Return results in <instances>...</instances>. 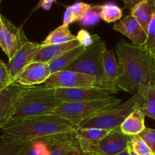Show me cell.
Returning <instances> with one entry per match:
<instances>
[{
    "instance_id": "24",
    "label": "cell",
    "mask_w": 155,
    "mask_h": 155,
    "mask_svg": "<svg viewBox=\"0 0 155 155\" xmlns=\"http://www.w3.org/2000/svg\"><path fill=\"white\" fill-rule=\"evenodd\" d=\"M100 17L101 19L107 23L116 22L123 17V10L117 5L112 2L100 5Z\"/></svg>"
},
{
    "instance_id": "6",
    "label": "cell",
    "mask_w": 155,
    "mask_h": 155,
    "mask_svg": "<svg viewBox=\"0 0 155 155\" xmlns=\"http://www.w3.org/2000/svg\"><path fill=\"white\" fill-rule=\"evenodd\" d=\"M94 42L71 64L66 70L93 76L98 84L103 76V54L106 49L105 42L98 36L93 35Z\"/></svg>"
},
{
    "instance_id": "22",
    "label": "cell",
    "mask_w": 155,
    "mask_h": 155,
    "mask_svg": "<svg viewBox=\"0 0 155 155\" xmlns=\"http://www.w3.org/2000/svg\"><path fill=\"white\" fill-rule=\"evenodd\" d=\"M80 142L75 133H65L55 144L48 155H66L71 150L79 148Z\"/></svg>"
},
{
    "instance_id": "7",
    "label": "cell",
    "mask_w": 155,
    "mask_h": 155,
    "mask_svg": "<svg viewBox=\"0 0 155 155\" xmlns=\"http://www.w3.org/2000/svg\"><path fill=\"white\" fill-rule=\"evenodd\" d=\"M80 146L86 152L93 155H117L127 149L130 137L120 129L109 131L108 134L98 142L79 139Z\"/></svg>"
},
{
    "instance_id": "10",
    "label": "cell",
    "mask_w": 155,
    "mask_h": 155,
    "mask_svg": "<svg viewBox=\"0 0 155 155\" xmlns=\"http://www.w3.org/2000/svg\"><path fill=\"white\" fill-rule=\"evenodd\" d=\"M95 84L96 79L93 76L64 70L51 74L43 85L46 87L56 89L95 86Z\"/></svg>"
},
{
    "instance_id": "32",
    "label": "cell",
    "mask_w": 155,
    "mask_h": 155,
    "mask_svg": "<svg viewBox=\"0 0 155 155\" xmlns=\"http://www.w3.org/2000/svg\"><path fill=\"white\" fill-rule=\"evenodd\" d=\"M139 136L146 142L151 151L155 154V130L146 127Z\"/></svg>"
},
{
    "instance_id": "13",
    "label": "cell",
    "mask_w": 155,
    "mask_h": 155,
    "mask_svg": "<svg viewBox=\"0 0 155 155\" xmlns=\"http://www.w3.org/2000/svg\"><path fill=\"white\" fill-rule=\"evenodd\" d=\"M26 88L14 83L0 90V128H3L8 123L13 114L15 105L20 94Z\"/></svg>"
},
{
    "instance_id": "5",
    "label": "cell",
    "mask_w": 155,
    "mask_h": 155,
    "mask_svg": "<svg viewBox=\"0 0 155 155\" xmlns=\"http://www.w3.org/2000/svg\"><path fill=\"white\" fill-rule=\"evenodd\" d=\"M122 100L111 96L108 98L83 102L62 103L54 114L66 120L75 127L96 114L119 105Z\"/></svg>"
},
{
    "instance_id": "37",
    "label": "cell",
    "mask_w": 155,
    "mask_h": 155,
    "mask_svg": "<svg viewBox=\"0 0 155 155\" xmlns=\"http://www.w3.org/2000/svg\"><path fill=\"white\" fill-rule=\"evenodd\" d=\"M127 150H128L130 155H139V154H137V153L135 152V151H133V148H132V146H131V143H130V144H129L128 147H127Z\"/></svg>"
},
{
    "instance_id": "15",
    "label": "cell",
    "mask_w": 155,
    "mask_h": 155,
    "mask_svg": "<svg viewBox=\"0 0 155 155\" xmlns=\"http://www.w3.org/2000/svg\"><path fill=\"white\" fill-rule=\"evenodd\" d=\"M113 29L127 36L133 42V45L139 46H142L145 43L148 37V33L144 30L137 20L130 14L116 23Z\"/></svg>"
},
{
    "instance_id": "31",
    "label": "cell",
    "mask_w": 155,
    "mask_h": 155,
    "mask_svg": "<svg viewBox=\"0 0 155 155\" xmlns=\"http://www.w3.org/2000/svg\"><path fill=\"white\" fill-rule=\"evenodd\" d=\"M25 145L0 142V155H19Z\"/></svg>"
},
{
    "instance_id": "9",
    "label": "cell",
    "mask_w": 155,
    "mask_h": 155,
    "mask_svg": "<svg viewBox=\"0 0 155 155\" xmlns=\"http://www.w3.org/2000/svg\"><path fill=\"white\" fill-rule=\"evenodd\" d=\"M112 94L113 93L110 90L97 86L64 88L55 89L56 97L62 103L83 102L102 100L111 97Z\"/></svg>"
},
{
    "instance_id": "12",
    "label": "cell",
    "mask_w": 155,
    "mask_h": 155,
    "mask_svg": "<svg viewBox=\"0 0 155 155\" xmlns=\"http://www.w3.org/2000/svg\"><path fill=\"white\" fill-rule=\"evenodd\" d=\"M119 76L117 58L113 50L106 48L103 54V76L97 87L110 90L113 94L120 90L117 86Z\"/></svg>"
},
{
    "instance_id": "33",
    "label": "cell",
    "mask_w": 155,
    "mask_h": 155,
    "mask_svg": "<svg viewBox=\"0 0 155 155\" xmlns=\"http://www.w3.org/2000/svg\"><path fill=\"white\" fill-rule=\"evenodd\" d=\"M77 40L80 42L81 45L86 47V48L90 46L94 42L93 36H92L89 32L85 30H80L77 33Z\"/></svg>"
},
{
    "instance_id": "25",
    "label": "cell",
    "mask_w": 155,
    "mask_h": 155,
    "mask_svg": "<svg viewBox=\"0 0 155 155\" xmlns=\"http://www.w3.org/2000/svg\"><path fill=\"white\" fill-rule=\"evenodd\" d=\"M74 133L79 139H83L91 142H98L108 134L109 130L98 128H83V127H77Z\"/></svg>"
},
{
    "instance_id": "1",
    "label": "cell",
    "mask_w": 155,
    "mask_h": 155,
    "mask_svg": "<svg viewBox=\"0 0 155 155\" xmlns=\"http://www.w3.org/2000/svg\"><path fill=\"white\" fill-rule=\"evenodd\" d=\"M120 90L130 94L146 92L155 86V60L142 46L120 39L115 47Z\"/></svg>"
},
{
    "instance_id": "34",
    "label": "cell",
    "mask_w": 155,
    "mask_h": 155,
    "mask_svg": "<svg viewBox=\"0 0 155 155\" xmlns=\"http://www.w3.org/2000/svg\"><path fill=\"white\" fill-rule=\"evenodd\" d=\"M54 2H56V0H40L37 4V5L34 8L33 12H35L36 10L39 9V8H42V9L45 11L49 10Z\"/></svg>"
},
{
    "instance_id": "35",
    "label": "cell",
    "mask_w": 155,
    "mask_h": 155,
    "mask_svg": "<svg viewBox=\"0 0 155 155\" xmlns=\"http://www.w3.org/2000/svg\"><path fill=\"white\" fill-rule=\"evenodd\" d=\"M142 0H123L124 3V8L132 10L137 4H139Z\"/></svg>"
},
{
    "instance_id": "30",
    "label": "cell",
    "mask_w": 155,
    "mask_h": 155,
    "mask_svg": "<svg viewBox=\"0 0 155 155\" xmlns=\"http://www.w3.org/2000/svg\"><path fill=\"white\" fill-rule=\"evenodd\" d=\"M15 83L9 72L8 64L0 60V90Z\"/></svg>"
},
{
    "instance_id": "23",
    "label": "cell",
    "mask_w": 155,
    "mask_h": 155,
    "mask_svg": "<svg viewBox=\"0 0 155 155\" xmlns=\"http://www.w3.org/2000/svg\"><path fill=\"white\" fill-rule=\"evenodd\" d=\"M92 8V5L78 2L68 6L64 15L63 24L69 26L71 24L81 20Z\"/></svg>"
},
{
    "instance_id": "29",
    "label": "cell",
    "mask_w": 155,
    "mask_h": 155,
    "mask_svg": "<svg viewBox=\"0 0 155 155\" xmlns=\"http://www.w3.org/2000/svg\"><path fill=\"white\" fill-rule=\"evenodd\" d=\"M130 137L131 146L135 152H136L139 155H145L147 153L151 152V151L148 145L139 135L130 136Z\"/></svg>"
},
{
    "instance_id": "17",
    "label": "cell",
    "mask_w": 155,
    "mask_h": 155,
    "mask_svg": "<svg viewBox=\"0 0 155 155\" xmlns=\"http://www.w3.org/2000/svg\"><path fill=\"white\" fill-rule=\"evenodd\" d=\"M64 134L54 135L38 139L25 144L19 155H48Z\"/></svg>"
},
{
    "instance_id": "19",
    "label": "cell",
    "mask_w": 155,
    "mask_h": 155,
    "mask_svg": "<svg viewBox=\"0 0 155 155\" xmlns=\"http://www.w3.org/2000/svg\"><path fill=\"white\" fill-rule=\"evenodd\" d=\"M145 116L141 111L140 108L133 111L124 122L121 124L120 130L127 136L139 135L145 128Z\"/></svg>"
},
{
    "instance_id": "2",
    "label": "cell",
    "mask_w": 155,
    "mask_h": 155,
    "mask_svg": "<svg viewBox=\"0 0 155 155\" xmlns=\"http://www.w3.org/2000/svg\"><path fill=\"white\" fill-rule=\"evenodd\" d=\"M77 127L56 114L36 117L1 129V141L25 145L38 139L72 133Z\"/></svg>"
},
{
    "instance_id": "27",
    "label": "cell",
    "mask_w": 155,
    "mask_h": 155,
    "mask_svg": "<svg viewBox=\"0 0 155 155\" xmlns=\"http://www.w3.org/2000/svg\"><path fill=\"white\" fill-rule=\"evenodd\" d=\"M100 19H101V17H100L99 5H92V8L78 22L82 26L90 27V26L95 25L97 23L99 22Z\"/></svg>"
},
{
    "instance_id": "8",
    "label": "cell",
    "mask_w": 155,
    "mask_h": 155,
    "mask_svg": "<svg viewBox=\"0 0 155 155\" xmlns=\"http://www.w3.org/2000/svg\"><path fill=\"white\" fill-rule=\"evenodd\" d=\"M29 42L21 27H16L7 18L0 15V46L8 60Z\"/></svg>"
},
{
    "instance_id": "26",
    "label": "cell",
    "mask_w": 155,
    "mask_h": 155,
    "mask_svg": "<svg viewBox=\"0 0 155 155\" xmlns=\"http://www.w3.org/2000/svg\"><path fill=\"white\" fill-rule=\"evenodd\" d=\"M146 100L140 108L145 117L151 118L155 120V86H150L146 92Z\"/></svg>"
},
{
    "instance_id": "18",
    "label": "cell",
    "mask_w": 155,
    "mask_h": 155,
    "mask_svg": "<svg viewBox=\"0 0 155 155\" xmlns=\"http://www.w3.org/2000/svg\"><path fill=\"white\" fill-rule=\"evenodd\" d=\"M155 12V0H142L132 10L130 15L134 17L148 33L151 21Z\"/></svg>"
},
{
    "instance_id": "4",
    "label": "cell",
    "mask_w": 155,
    "mask_h": 155,
    "mask_svg": "<svg viewBox=\"0 0 155 155\" xmlns=\"http://www.w3.org/2000/svg\"><path fill=\"white\" fill-rule=\"evenodd\" d=\"M145 100L146 97L143 92H136L125 102L86 120L79 127L98 128L109 131L120 129L124 120L133 111L141 108L145 104Z\"/></svg>"
},
{
    "instance_id": "21",
    "label": "cell",
    "mask_w": 155,
    "mask_h": 155,
    "mask_svg": "<svg viewBox=\"0 0 155 155\" xmlns=\"http://www.w3.org/2000/svg\"><path fill=\"white\" fill-rule=\"evenodd\" d=\"M75 40H77V36L71 33L69 30V26L62 24L60 27H57L55 30L51 31L42 41L41 45L45 46V45H58V44L67 43Z\"/></svg>"
},
{
    "instance_id": "14",
    "label": "cell",
    "mask_w": 155,
    "mask_h": 155,
    "mask_svg": "<svg viewBox=\"0 0 155 155\" xmlns=\"http://www.w3.org/2000/svg\"><path fill=\"white\" fill-rule=\"evenodd\" d=\"M51 75V72L48 63L33 62L18 76L15 83L26 87L36 86L39 84H44Z\"/></svg>"
},
{
    "instance_id": "20",
    "label": "cell",
    "mask_w": 155,
    "mask_h": 155,
    "mask_svg": "<svg viewBox=\"0 0 155 155\" xmlns=\"http://www.w3.org/2000/svg\"><path fill=\"white\" fill-rule=\"evenodd\" d=\"M86 47L80 45L77 48L67 51L54 60L48 63L51 74L58 71L66 70L70 65L74 63L76 59L86 50Z\"/></svg>"
},
{
    "instance_id": "36",
    "label": "cell",
    "mask_w": 155,
    "mask_h": 155,
    "mask_svg": "<svg viewBox=\"0 0 155 155\" xmlns=\"http://www.w3.org/2000/svg\"><path fill=\"white\" fill-rule=\"evenodd\" d=\"M66 155H93V154L86 152V151H83L80 147H79V148H74V149H72L71 150V151H69L68 153H67Z\"/></svg>"
},
{
    "instance_id": "16",
    "label": "cell",
    "mask_w": 155,
    "mask_h": 155,
    "mask_svg": "<svg viewBox=\"0 0 155 155\" xmlns=\"http://www.w3.org/2000/svg\"><path fill=\"white\" fill-rule=\"evenodd\" d=\"M80 45L81 44L78 40L71 41L67 43L58 44V45H45V46L41 45L39 51L35 56L33 62H42V63L48 64L67 51L74 49Z\"/></svg>"
},
{
    "instance_id": "11",
    "label": "cell",
    "mask_w": 155,
    "mask_h": 155,
    "mask_svg": "<svg viewBox=\"0 0 155 155\" xmlns=\"http://www.w3.org/2000/svg\"><path fill=\"white\" fill-rule=\"evenodd\" d=\"M40 44L29 42L22 47L13 57L9 59L8 63L9 72L14 80H16L18 76L33 63L35 56L40 48Z\"/></svg>"
},
{
    "instance_id": "28",
    "label": "cell",
    "mask_w": 155,
    "mask_h": 155,
    "mask_svg": "<svg viewBox=\"0 0 155 155\" xmlns=\"http://www.w3.org/2000/svg\"><path fill=\"white\" fill-rule=\"evenodd\" d=\"M142 47L155 60V12L148 27L147 40L145 43L142 45Z\"/></svg>"
},
{
    "instance_id": "38",
    "label": "cell",
    "mask_w": 155,
    "mask_h": 155,
    "mask_svg": "<svg viewBox=\"0 0 155 155\" xmlns=\"http://www.w3.org/2000/svg\"><path fill=\"white\" fill-rule=\"evenodd\" d=\"M117 155H130V154H129V151H128V150H125V151H123L122 153H120V154H117Z\"/></svg>"
},
{
    "instance_id": "3",
    "label": "cell",
    "mask_w": 155,
    "mask_h": 155,
    "mask_svg": "<svg viewBox=\"0 0 155 155\" xmlns=\"http://www.w3.org/2000/svg\"><path fill=\"white\" fill-rule=\"evenodd\" d=\"M61 104L54 89L45 85L26 87L20 94L10 120L3 128L30 118L54 114Z\"/></svg>"
},
{
    "instance_id": "40",
    "label": "cell",
    "mask_w": 155,
    "mask_h": 155,
    "mask_svg": "<svg viewBox=\"0 0 155 155\" xmlns=\"http://www.w3.org/2000/svg\"><path fill=\"white\" fill-rule=\"evenodd\" d=\"M154 155H155V154H154Z\"/></svg>"
},
{
    "instance_id": "39",
    "label": "cell",
    "mask_w": 155,
    "mask_h": 155,
    "mask_svg": "<svg viewBox=\"0 0 155 155\" xmlns=\"http://www.w3.org/2000/svg\"><path fill=\"white\" fill-rule=\"evenodd\" d=\"M154 153H153L152 151H151V152L147 153V154H145V155H154Z\"/></svg>"
}]
</instances>
